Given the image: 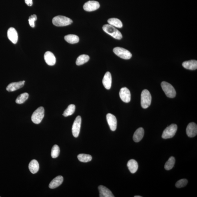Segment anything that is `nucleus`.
<instances>
[{
	"label": "nucleus",
	"mask_w": 197,
	"mask_h": 197,
	"mask_svg": "<svg viewBox=\"0 0 197 197\" xmlns=\"http://www.w3.org/2000/svg\"><path fill=\"white\" fill-rule=\"evenodd\" d=\"M46 63L50 66L55 65L56 63V59L55 55L50 51L45 52L44 56Z\"/></svg>",
	"instance_id": "nucleus-13"
},
{
	"label": "nucleus",
	"mask_w": 197,
	"mask_h": 197,
	"mask_svg": "<svg viewBox=\"0 0 197 197\" xmlns=\"http://www.w3.org/2000/svg\"><path fill=\"white\" fill-rule=\"evenodd\" d=\"M152 96L149 91L147 90H144L141 94V106L145 108H148L151 103Z\"/></svg>",
	"instance_id": "nucleus-3"
},
{
	"label": "nucleus",
	"mask_w": 197,
	"mask_h": 197,
	"mask_svg": "<svg viewBox=\"0 0 197 197\" xmlns=\"http://www.w3.org/2000/svg\"><path fill=\"white\" fill-rule=\"evenodd\" d=\"M60 152V149L59 146L56 145H54L51 150V155L52 157L54 158H57L59 156Z\"/></svg>",
	"instance_id": "nucleus-30"
},
{
	"label": "nucleus",
	"mask_w": 197,
	"mask_h": 197,
	"mask_svg": "<svg viewBox=\"0 0 197 197\" xmlns=\"http://www.w3.org/2000/svg\"><path fill=\"white\" fill-rule=\"evenodd\" d=\"M108 23L109 25L118 28L123 27L122 22L120 20L116 18H111L108 20Z\"/></svg>",
	"instance_id": "nucleus-25"
},
{
	"label": "nucleus",
	"mask_w": 197,
	"mask_h": 197,
	"mask_svg": "<svg viewBox=\"0 0 197 197\" xmlns=\"http://www.w3.org/2000/svg\"><path fill=\"white\" fill-rule=\"evenodd\" d=\"M102 83L104 87L106 89L110 90L111 88L112 84V77L111 74L109 72H107L104 75Z\"/></svg>",
	"instance_id": "nucleus-16"
},
{
	"label": "nucleus",
	"mask_w": 197,
	"mask_h": 197,
	"mask_svg": "<svg viewBox=\"0 0 197 197\" xmlns=\"http://www.w3.org/2000/svg\"><path fill=\"white\" fill-rule=\"evenodd\" d=\"M114 53L118 57L125 60L130 59L132 57V54L128 50L124 48L117 47L113 50Z\"/></svg>",
	"instance_id": "nucleus-7"
},
{
	"label": "nucleus",
	"mask_w": 197,
	"mask_h": 197,
	"mask_svg": "<svg viewBox=\"0 0 197 197\" xmlns=\"http://www.w3.org/2000/svg\"><path fill=\"white\" fill-rule=\"evenodd\" d=\"M29 96V94L27 92L22 94L17 98L15 102L18 104H23L28 99Z\"/></svg>",
	"instance_id": "nucleus-28"
},
{
	"label": "nucleus",
	"mask_w": 197,
	"mask_h": 197,
	"mask_svg": "<svg viewBox=\"0 0 197 197\" xmlns=\"http://www.w3.org/2000/svg\"><path fill=\"white\" fill-rule=\"evenodd\" d=\"M186 133L189 137L192 138L197 134V124L194 122H191L188 124L186 128Z\"/></svg>",
	"instance_id": "nucleus-12"
},
{
	"label": "nucleus",
	"mask_w": 197,
	"mask_h": 197,
	"mask_svg": "<svg viewBox=\"0 0 197 197\" xmlns=\"http://www.w3.org/2000/svg\"><path fill=\"white\" fill-rule=\"evenodd\" d=\"M63 177L59 176L54 178L50 183L49 187L51 189H55L58 187L62 184L63 182Z\"/></svg>",
	"instance_id": "nucleus-18"
},
{
	"label": "nucleus",
	"mask_w": 197,
	"mask_h": 197,
	"mask_svg": "<svg viewBox=\"0 0 197 197\" xmlns=\"http://www.w3.org/2000/svg\"><path fill=\"white\" fill-rule=\"evenodd\" d=\"M161 86L163 90L167 97L174 98L176 95V91L171 84L166 82H162Z\"/></svg>",
	"instance_id": "nucleus-5"
},
{
	"label": "nucleus",
	"mask_w": 197,
	"mask_h": 197,
	"mask_svg": "<svg viewBox=\"0 0 197 197\" xmlns=\"http://www.w3.org/2000/svg\"><path fill=\"white\" fill-rule=\"evenodd\" d=\"M37 20V15H31L29 18L28 21L29 22V24L32 27H35V22Z\"/></svg>",
	"instance_id": "nucleus-32"
},
{
	"label": "nucleus",
	"mask_w": 197,
	"mask_h": 197,
	"mask_svg": "<svg viewBox=\"0 0 197 197\" xmlns=\"http://www.w3.org/2000/svg\"><path fill=\"white\" fill-rule=\"evenodd\" d=\"M98 191L100 193V197H114L111 191L103 186H100L98 187Z\"/></svg>",
	"instance_id": "nucleus-17"
},
{
	"label": "nucleus",
	"mask_w": 197,
	"mask_h": 197,
	"mask_svg": "<svg viewBox=\"0 0 197 197\" xmlns=\"http://www.w3.org/2000/svg\"><path fill=\"white\" fill-rule=\"evenodd\" d=\"M120 98L124 102H129L131 100V94L129 90L126 87L122 88L119 92Z\"/></svg>",
	"instance_id": "nucleus-11"
},
{
	"label": "nucleus",
	"mask_w": 197,
	"mask_h": 197,
	"mask_svg": "<svg viewBox=\"0 0 197 197\" xmlns=\"http://www.w3.org/2000/svg\"><path fill=\"white\" fill-rule=\"evenodd\" d=\"M107 120L111 130L115 131L117 128V120L115 116L113 115L108 113L106 115Z\"/></svg>",
	"instance_id": "nucleus-10"
},
{
	"label": "nucleus",
	"mask_w": 197,
	"mask_h": 197,
	"mask_svg": "<svg viewBox=\"0 0 197 197\" xmlns=\"http://www.w3.org/2000/svg\"><path fill=\"white\" fill-rule=\"evenodd\" d=\"M182 65L186 69L195 70L197 68V61L196 60H191L186 61L182 64Z\"/></svg>",
	"instance_id": "nucleus-19"
},
{
	"label": "nucleus",
	"mask_w": 197,
	"mask_h": 197,
	"mask_svg": "<svg viewBox=\"0 0 197 197\" xmlns=\"http://www.w3.org/2000/svg\"><path fill=\"white\" fill-rule=\"evenodd\" d=\"M8 39L12 43L16 44L18 40V33L16 30L13 27L10 28L7 31Z\"/></svg>",
	"instance_id": "nucleus-14"
},
{
	"label": "nucleus",
	"mask_w": 197,
	"mask_h": 197,
	"mask_svg": "<svg viewBox=\"0 0 197 197\" xmlns=\"http://www.w3.org/2000/svg\"><path fill=\"white\" fill-rule=\"evenodd\" d=\"M135 197H141L142 196H134Z\"/></svg>",
	"instance_id": "nucleus-34"
},
{
	"label": "nucleus",
	"mask_w": 197,
	"mask_h": 197,
	"mask_svg": "<svg viewBox=\"0 0 197 197\" xmlns=\"http://www.w3.org/2000/svg\"><path fill=\"white\" fill-rule=\"evenodd\" d=\"M90 59V57L87 55H82L77 58L76 61V65L78 66L83 65L87 63Z\"/></svg>",
	"instance_id": "nucleus-24"
},
{
	"label": "nucleus",
	"mask_w": 197,
	"mask_h": 197,
	"mask_svg": "<svg viewBox=\"0 0 197 197\" xmlns=\"http://www.w3.org/2000/svg\"><path fill=\"white\" fill-rule=\"evenodd\" d=\"M103 29L106 33L111 36L114 39L120 40L122 38L121 33L113 26L106 24L103 27Z\"/></svg>",
	"instance_id": "nucleus-2"
},
{
	"label": "nucleus",
	"mask_w": 197,
	"mask_h": 197,
	"mask_svg": "<svg viewBox=\"0 0 197 197\" xmlns=\"http://www.w3.org/2000/svg\"><path fill=\"white\" fill-rule=\"evenodd\" d=\"M188 180L186 179H182L176 182L175 186L177 188H181L185 187L188 183Z\"/></svg>",
	"instance_id": "nucleus-31"
},
{
	"label": "nucleus",
	"mask_w": 197,
	"mask_h": 197,
	"mask_svg": "<svg viewBox=\"0 0 197 197\" xmlns=\"http://www.w3.org/2000/svg\"><path fill=\"white\" fill-rule=\"evenodd\" d=\"M127 166L128 170L132 174L135 173L138 169V163L133 159L130 160L128 162Z\"/></svg>",
	"instance_id": "nucleus-21"
},
{
	"label": "nucleus",
	"mask_w": 197,
	"mask_h": 197,
	"mask_svg": "<svg viewBox=\"0 0 197 197\" xmlns=\"http://www.w3.org/2000/svg\"><path fill=\"white\" fill-rule=\"evenodd\" d=\"M100 6L99 3L98 2L90 1L84 4L83 9L86 11L91 12L98 9Z\"/></svg>",
	"instance_id": "nucleus-9"
},
{
	"label": "nucleus",
	"mask_w": 197,
	"mask_h": 197,
	"mask_svg": "<svg viewBox=\"0 0 197 197\" xmlns=\"http://www.w3.org/2000/svg\"><path fill=\"white\" fill-rule=\"evenodd\" d=\"M25 2L27 5L29 6H31L33 5V1L32 0H25Z\"/></svg>",
	"instance_id": "nucleus-33"
},
{
	"label": "nucleus",
	"mask_w": 197,
	"mask_h": 197,
	"mask_svg": "<svg viewBox=\"0 0 197 197\" xmlns=\"http://www.w3.org/2000/svg\"><path fill=\"white\" fill-rule=\"evenodd\" d=\"M73 21L69 18L65 16L59 15L54 17L52 23L56 27H65L71 25Z\"/></svg>",
	"instance_id": "nucleus-1"
},
{
	"label": "nucleus",
	"mask_w": 197,
	"mask_h": 197,
	"mask_svg": "<svg viewBox=\"0 0 197 197\" xmlns=\"http://www.w3.org/2000/svg\"><path fill=\"white\" fill-rule=\"evenodd\" d=\"M45 113V110L43 107H40L35 111L32 114L31 120L34 123L39 124L43 120Z\"/></svg>",
	"instance_id": "nucleus-4"
},
{
	"label": "nucleus",
	"mask_w": 197,
	"mask_h": 197,
	"mask_svg": "<svg viewBox=\"0 0 197 197\" xmlns=\"http://www.w3.org/2000/svg\"><path fill=\"white\" fill-rule=\"evenodd\" d=\"M25 82V81H23L10 83L7 86V91L9 92H13L19 90L23 87Z\"/></svg>",
	"instance_id": "nucleus-15"
},
{
	"label": "nucleus",
	"mask_w": 197,
	"mask_h": 197,
	"mask_svg": "<svg viewBox=\"0 0 197 197\" xmlns=\"http://www.w3.org/2000/svg\"><path fill=\"white\" fill-rule=\"evenodd\" d=\"M178 129L176 124H172L167 127L164 131L162 137L165 139L173 137Z\"/></svg>",
	"instance_id": "nucleus-6"
},
{
	"label": "nucleus",
	"mask_w": 197,
	"mask_h": 197,
	"mask_svg": "<svg viewBox=\"0 0 197 197\" xmlns=\"http://www.w3.org/2000/svg\"><path fill=\"white\" fill-rule=\"evenodd\" d=\"M65 41L68 43L71 44H76L79 41V38L78 36L74 35H69L64 37Z\"/></svg>",
	"instance_id": "nucleus-23"
},
{
	"label": "nucleus",
	"mask_w": 197,
	"mask_h": 197,
	"mask_svg": "<svg viewBox=\"0 0 197 197\" xmlns=\"http://www.w3.org/2000/svg\"><path fill=\"white\" fill-rule=\"evenodd\" d=\"M175 163V159L174 157H171L165 165V169L168 170H171L174 167Z\"/></svg>",
	"instance_id": "nucleus-29"
},
{
	"label": "nucleus",
	"mask_w": 197,
	"mask_h": 197,
	"mask_svg": "<svg viewBox=\"0 0 197 197\" xmlns=\"http://www.w3.org/2000/svg\"><path fill=\"white\" fill-rule=\"evenodd\" d=\"M75 106L74 104H70L64 111L63 115L65 117L71 115L75 112Z\"/></svg>",
	"instance_id": "nucleus-26"
},
{
	"label": "nucleus",
	"mask_w": 197,
	"mask_h": 197,
	"mask_svg": "<svg viewBox=\"0 0 197 197\" xmlns=\"http://www.w3.org/2000/svg\"><path fill=\"white\" fill-rule=\"evenodd\" d=\"M78 158L79 161L83 162H87L91 161L92 157L89 154H80L78 155Z\"/></svg>",
	"instance_id": "nucleus-27"
},
{
	"label": "nucleus",
	"mask_w": 197,
	"mask_h": 197,
	"mask_svg": "<svg viewBox=\"0 0 197 197\" xmlns=\"http://www.w3.org/2000/svg\"><path fill=\"white\" fill-rule=\"evenodd\" d=\"M144 128H138L135 132L133 136V139L134 142H138L140 141L144 136Z\"/></svg>",
	"instance_id": "nucleus-20"
},
{
	"label": "nucleus",
	"mask_w": 197,
	"mask_h": 197,
	"mask_svg": "<svg viewBox=\"0 0 197 197\" xmlns=\"http://www.w3.org/2000/svg\"><path fill=\"white\" fill-rule=\"evenodd\" d=\"M29 168L32 174L37 173L39 170V162L36 160H31L29 164Z\"/></svg>",
	"instance_id": "nucleus-22"
},
{
	"label": "nucleus",
	"mask_w": 197,
	"mask_h": 197,
	"mask_svg": "<svg viewBox=\"0 0 197 197\" xmlns=\"http://www.w3.org/2000/svg\"><path fill=\"white\" fill-rule=\"evenodd\" d=\"M82 118L80 116L76 118L72 127V133L73 136L77 138L79 136L81 128Z\"/></svg>",
	"instance_id": "nucleus-8"
}]
</instances>
